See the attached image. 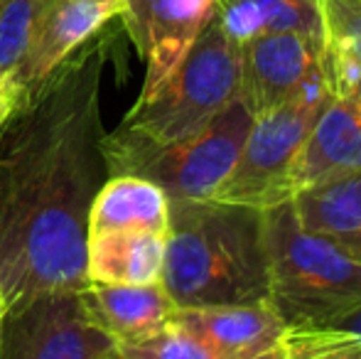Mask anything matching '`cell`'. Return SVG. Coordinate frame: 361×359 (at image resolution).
I'll use <instances>...</instances> for the list:
<instances>
[{
	"label": "cell",
	"mask_w": 361,
	"mask_h": 359,
	"mask_svg": "<svg viewBox=\"0 0 361 359\" xmlns=\"http://www.w3.org/2000/svg\"><path fill=\"white\" fill-rule=\"evenodd\" d=\"M114 39L99 35L27 91L0 128V288L10 305L89 283V209L109 178L101 87Z\"/></svg>",
	"instance_id": "6da1fadb"
},
{
	"label": "cell",
	"mask_w": 361,
	"mask_h": 359,
	"mask_svg": "<svg viewBox=\"0 0 361 359\" xmlns=\"http://www.w3.org/2000/svg\"><path fill=\"white\" fill-rule=\"evenodd\" d=\"M162 288L177 308L268 300L263 209L209 200H170Z\"/></svg>",
	"instance_id": "7a4b0ae2"
},
{
	"label": "cell",
	"mask_w": 361,
	"mask_h": 359,
	"mask_svg": "<svg viewBox=\"0 0 361 359\" xmlns=\"http://www.w3.org/2000/svg\"><path fill=\"white\" fill-rule=\"evenodd\" d=\"M268 251V305L290 327L329 330L361 305V261L307 231L293 205L263 209Z\"/></svg>",
	"instance_id": "3957f363"
},
{
	"label": "cell",
	"mask_w": 361,
	"mask_h": 359,
	"mask_svg": "<svg viewBox=\"0 0 361 359\" xmlns=\"http://www.w3.org/2000/svg\"><path fill=\"white\" fill-rule=\"evenodd\" d=\"M251 123V109L236 96L200 135L180 143H152L118 126L104 135L109 178L150 180L167 200H209L231 175Z\"/></svg>",
	"instance_id": "277c9868"
},
{
	"label": "cell",
	"mask_w": 361,
	"mask_h": 359,
	"mask_svg": "<svg viewBox=\"0 0 361 359\" xmlns=\"http://www.w3.org/2000/svg\"><path fill=\"white\" fill-rule=\"evenodd\" d=\"M241 47L212 15L190 52L160 89L135 101L118 126L152 143H180L200 135L238 96Z\"/></svg>",
	"instance_id": "5b68a950"
},
{
	"label": "cell",
	"mask_w": 361,
	"mask_h": 359,
	"mask_svg": "<svg viewBox=\"0 0 361 359\" xmlns=\"http://www.w3.org/2000/svg\"><path fill=\"white\" fill-rule=\"evenodd\" d=\"M327 96L329 84H324L278 109L253 116L236 165L219 187L216 200L258 209L288 202V175Z\"/></svg>",
	"instance_id": "8992f818"
},
{
	"label": "cell",
	"mask_w": 361,
	"mask_h": 359,
	"mask_svg": "<svg viewBox=\"0 0 361 359\" xmlns=\"http://www.w3.org/2000/svg\"><path fill=\"white\" fill-rule=\"evenodd\" d=\"M116 342L81 308L76 291H52L10 305L0 359H111Z\"/></svg>",
	"instance_id": "52a82bcc"
},
{
	"label": "cell",
	"mask_w": 361,
	"mask_h": 359,
	"mask_svg": "<svg viewBox=\"0 0 361 359\" xmlns=\"http://www.w3.org/2000/svg\"><path fill=\"white\" fill-rule=\"evenodd\" d=\"M324 84V37L271 32L241 44L238 96L253 116L278 109Z\"/></svg>",
	"instance_id": "ba28073f"
},
{
	"label": "cell",
	"mask_w": 361,
	"mask_h": 359,
	"mask_svg": "<svg viewBox=\"0 0 361 359\" xmlns=\"http://www.w3.org/2000/svg\"><path fill=\"white\" fill-rule=\"evenodd\" d=\"M216 0H126L121 23L145 62L140 99L152 96L185 59Z\"/></svg>",
	"instance_id": "9c48e42d"
},
{
	"label": "cell",
	"mask_w": 361,
	"mask_h": 359,
	"mask_svg": "<svg viewBox=\"0 0 361 359\" xmlns=\"http://www.w3.org/2000/svg\"><path fill=\"white\" fill-rule=\"evenodd\" d=\"M361 170V84L329 91L288 175V200L300 190Z\"/></svg>",
	"instance_id": "30bf717a"
},
{
	"label": "cell",
	"mask_w": 361,
	"mask_h": 359,
	"mask_svg": "<svg viewBox=\"0 0 361 359\" xmlns=\"http://www.w3.org/2000/svg\"><path fill=\"white\" fill-rule=\"evenodd\" d=\"M126 0H39L32 37L20 67L18 82L35 89L72 52L121 18Z\"/></svg>",
	"instance_id": "8fae6325"
},
{
	"label": "cell",
	"mask_w": 361,
	"mask_h": 359,
	"mask_svg": "<svg viewBox=\"0 0 361 359\" xmlns=\"http://www.w3.org/2000/svg\"><path fill=\"white\" fill-rule=\"evenodd\" d=\"M172 325L214 350L228 355L258 357L286 347L300 327H290L266 303H241V305L177 308Z\"/></svg>",
	"instance_id": "7c38bea8"
},
{
	"label": "cell",
	"mask_w": 361,
	"mask_h": 359,
	"mask_svg": "<svg viewBox=\"0 0 361 359\" xmlns=\"http://www.w3.org/2000/svg\"><path fill=\"white\" fill-rule=\"evenodd\" d=\"M89 320L116 345L143 342L162 332L177 312L175 300L162 283L126 286V283L89 281L76 291Z\"/></svg>",
	"instance_id": "4fadbf2b"
},
{
	"label": "cell",
	"mask_w": 361,
	"mask_h": 359,
	"mask_svg": "<svg viewBox=\"0 0 361 359\" xmlns=\"http://www.w3.org/2000/svg\"><path fill=\"white\" fill-rule=\"evenodd\" d=\"M290 205L305 229L361 261V170L300 190Z\"/></svg>",
	"instance_id": "5bb4252c"
},
{
	"label": "cell",
	"mask_w": 361,
	"mask_h": 359,
	"mask_svg": "<svg viewBox=\"0 0 361 359\" xmlns=\"http://www.w3.org/2000/svg\"><path fill=\"white\" fill-rule=\"evenodd\" d=\"M170 200L150 180L135 175L106 178L89 209V236L104 231H155L167 234Z\"/></svg>",
	"instance_id": "9a60e30c"
},
{
	"label": "cell",
	"mask_w": 361,
	"mask_h": 359,
	"mask_svg": "<svg viewBox=\"0 0 361 359\" xmlns=\"http://www.w3.org/2000/svg\"><path fill=\"white\" fill-rule=\"evenodd\" d=\"M165 264V234L155 231H104L86 246V276L96 283L147 286L160 283Z\"/></svg>",
	"instance_id": "2e32d148"
},
{
	"label": "cell",
	"mask_w": 361,
	"mask_h": 359,
	"mask_svg": "<svg viewBox=\"0 0 361 359\" xmlns=\"http://www.w3.org/2000/svg\"><path fill=\"white\" fill-rule=\"evenodd\" d=\"M214 18L238 47L271 32L324 37L319 0H216Z\"/></svg>",
	"instance_id": "e0dca14e"
},
{
	"label": "cell",
	"mask_w": 361,
	"mask_h": 359,
	"mask_svg": "<svg viewBox=\"0 0 361 359\" xmlns=\"http://www.w3.org/2000/svg\"><path fill=\"white\" fill-rule=\"evenodd\" d=\"M347 332L339 330H314V327H300L298 335L286 347L268 355L246 357V355H228V352L214 350L212 345L202 342L200 337L190 335L182 327L167 325L162 332L147 337L143 342H130V345H116L118 359H300L319 347L334 345L344 340Z\"/></svg>",
	"instance_id": "ac0fdd59"
},
{
	"label": "cell",
	"mask_w": 361,
	"mask_h": 359,
	"mask_svg": "<svg viewBox=\"0 0 361 359\" xmlns=\"http://www.w3.org/2000/svg\"><path fill=\"white\" fill-rule=\"evenodd\" d=\"M329 89L361 79V0H319Z\"/></svg>",
	"instance_id": "d6986e66"
},
{
	"label": "cell",
	"mask_w": 361,
	"mask_h": 359,
	"mask_svg": "<svg viewBox=\"0 0 361 359\" xmlns=\"http://www.w3.org/2000/svg\"><path fill=\"white\" fill-rule=\"evenodd\" d=\"M39 0H0V79L18 82Z\"/></svg>",
	"instance_id": "ffe728a7"
},
{
	"label": "cell",
	"mask_w": 361,
	"mask_h": 359,
	"mask_svg": "<svg viewBox=\"0 0 361 359\" xmlns=\"http://www.w3.org/2000/svg\"><path fill=\"white\" fill-rule=\"evenodd\" d=\"M300 359H361V340L347 335L344 340L334 342V345L319 347V350L310 352V355Z\"/></svg>",
	"instance_id": "44dd1931"
},
{
	"label": "cell",
	"mask_w": 361,
	"mask_h": 359,
	"mask_svg": "<svg viewBox=\"0 0 361 359\" xmlns=\"http://www.w3.org/2000/svg\"><path fill=\"white\" fill-rule=\"evenodd\" d=\"M329 330H339V332H347V335L357 337V340H361V305L357 308V310H352L349 315L339 317L337 322H334Z\"/></svg>",
	"instance_id": "7402d4cb"
},
{
	"label": "cell",
	"mask_w": 361,
	"mask_h": 359,
	"mask_svg": "<svg viewBox=\"0 0 361 359\" xmlns=\"http://www.w3.org/2000/svg\"><path fill=\"white\" fill-rule=\"evenodd\" d=\"M5 312H8V300H5V293H3V288H0V330H3Z\"/></svg>",
	"instance_id": "603a6c76"
},
{
	"label": "cell",
	"mask_w": 361,
	"mask_h": 359,
	"mask_svg": "<svg viewBox=\"0 0 361 359\" xmlns=\"http://www.w3.org/2000/svg\"><path fill=\"white\" fill-rule=\"evenodd\" d=\"M111 359H118V355H114V357H111Z\"/></svg>",
	"instance_id": "cb8c5ba5"
}]
</instances>
